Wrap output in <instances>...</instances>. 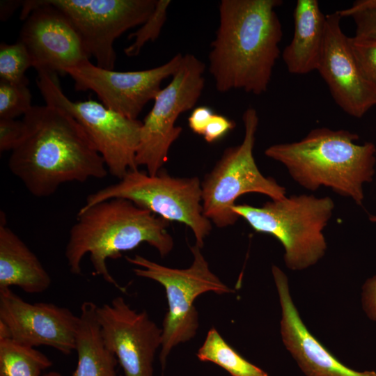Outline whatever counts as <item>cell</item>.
<instances>
[{
    "label": "cell",
    "instance_id": "obj_1",
    "mask_svg": "<svg viewBox=\"0 0 376 376\" xmlns=\"http://www.w3.org/2000/svg\"><path fill=\"white\" fill-rule=\"evenodd\" d=\"M22 120L24 134L11 151L8 165L33 196H49L64 183L108 174L95 145L66 111L47 104L33 106Z\"/></svg>",
    "mask_w": 376,
    "mask_h": 376
},
{
    "label": "cell",
    "instance_id": "obj_2",
    "mask_svg": "<svg viewBox=\"0 0 376 376\" xmlns=\"http://www.w3.org/2000/svg\"><path fill=\"white\" fill-rule=\"evenodd\" d=\"M281 0H221L219 26L208 56L209 72L220 93L266 92L283 36L276 12Z\"/></svg>",
    "mask_w": 376,
    "mask_h": 376
},
{
    "label": "cell",
    "instance_id": "obj_3",
    "mask_svg": "<svg viewBox=\"0 0 376 376\" xmlns=\"http://www.w3.org/2000/svg\"><path fill=\"white\" fill-rule=\"evenodd\" d=\"M169 221L124 198H111L91 206H82L69 232L65 256L70 272L81 274V262L89 254L95 274L118 290L110 274L107 259H116L122 252L142 243L154 247L162 257L173 247L167 230Z\"/></svg>",
    "mask_w": 376,
    "mask_h": 376
},
{
    "label": "cell",
    "instance_id": "obj_4",
    "mask_svg": "<svg viewBox=\"0 0 376 376\" xmlns=\"http://www.w3.org/2000/svg\"><path fill=\"white\" fill-rule=\"evenodd\" d=\"M358 139L345 130L315 128L299 141L272 145L265 155L284 165L304 188L324 186L362 205L363 186L375 175L376 148L370 142L358 144Z\"/></svg>",
    "mask_w": 376,
    "mask_h": 376
},
{
    "label": "cell",
    "instance_id": "obj_5",
    "mask_svg": "<svg viewBox=\"0 0 376 376\" xmlns=\"http://www.w3.org/2000/svg\"><path fill=\"white\" fill-rule=\"evenodd\" d=\"M334 203L329 196L292 195L272 200L261 207L235 204L233 212L258 233L276 237L283 245L288 268L302 270L324 255L323 234L332 216Z\"/></svg>",
    "mask_w": 376,
    "mask_h": 376
},
{
    "label": "cell",
    "instance_id": "obj_6",
    "mask_svg": "<svg viewBox=\"0 0 376 376\" xmlns=\"http://www.w3.org/2000/svg\"><path fill=\"white\" fill-rule=\"evenodd\" d=\"M190 250L193 260L186 269L166 267L138 254L125 258L136 266L133 268L136 276L155 281L165 289L169 310L162 327L159 354L162 368L172 349L189 340L196 334L198 313L194 304L196 297L207 292L218 295L233 292L211 271L201 248L195 244Z\"/></svg>",
    "mask_w": 376,
    "mask_h": 376
},
{
    "label": "cell",
    "instance_id": "obj_7",
    "mask_svg": "<svg viewBox=\"0 0 376 376\" xmlns=\"http://www.w3.org/2000/svg\"><path fill=\"white\" fill-rule=\"evenodd\" d=\"M111 198H124L168 221L185 224L201 248L212 230L202 206L201 182L198 177L175 178L160 170L156 175L129 171L116 183L89 194L84 207Z\"/></svg>",
    "mask_w": 376,
    "mask_h": 376
},
{
    "label": "cell",
    "instance_id": "obj_8",
    "mask_svg": "<svg viewBox=\"0 0 376 376\" xmlns=\"http://www.w3.org/2000/svg\"><path fill=\"white\" fill-rule=\"evenodd\" d=\"M244 136L242 143L226 148L221 159L201 182L203 214L218 228L233 225L239 219L233 210L242 195L258 193L272 200L286 196L284 187L258 169L253 150L259 118L257 111L247 108L243 113Z\"/></svg>",
    "mask_w": 376,
    "mask_h": 376
},
{
    "label": "cell",
    "instance_id": "obj_9",
    "mask_svg": "<svg viewBox=\"0 0 376 376\" xmlns=\"http://www.w3.org/2000/svg\"><path fill=\"white\" fill-rule=\"evenodd\" d=\"M37 86L46 104L70 114L84 129L103 158L108 173L121 179L138 169L136 155L142 122L93 100L72 101L63 92L57 74L38 72Z\"/></svg>",
    "mask_w": 376,
    "mask_h": 376
},
{
    "label": "cell",
    "instance_id": "obj_10",
    "mask_svg": "<svg viewBox=\"0 0 376 376\" xmlns=\"http://www.w3.org/2000/svg\"><path fill=\"white\" fill-rule=\"evenodd\" d=\"M205 65L196 56L183 55L171 82L155 96L142 122L136 155L137 166H144L149 175L162 170L171 146L182 133L176 120L198 101L205 86Z\"/></svg>",
    "mask_w": 376,
    "mask_h": 376
},
{
    "label": "cell",
    "instance_id": "obj_11",
    "mask_svg": "<svg viewBox=\"0 0 376 376\" xmlns=\"http://www.w3.org/2000/svg\"><path fill=\"white\" fill-rule=\"evenodd\" d=\"M62 12L79 33L96 65L113 70L114 42L126 31L143 24L157 0H38Z\"/></svg>",
    "mask_w": 376,
    "mask_h": 376
},
{
    "label": "cell",
    "instance_id": "obj_12",
    "mask_svg": "<svg viewBox=\"0 0 376 376\" xmlns=\"http://www.w3.org/2000/svg\"><path fill=\"white\" fill-rule=\"evenodd\" d=\"M20 19L25 22L19 40L38 72L65 75L68 70L89 61L79 33L59 10L38 0L22 1Z\"/></svg>",
    "mask_w": 376,
    "mask_h": 376
},
{
    "label": "cell",
    "instance_id": "obj_13",
    "mask_svg": "<svg viewBox=\"0 0 376 376\" xmlns=\"http://www.w3.org/2000/svg\"><path fill=\"white\" fill-rule=\"evenodd\" d=\"M180 53L151 69L118 72L102 68L87 61L67 70L76 91L94 92L102 103L126 117L136 119L146 104L154 100L162 81L177 71Z\"/></svg>",
    "mask_w": 376,
    "mask_h": 376
},
{
    "label": "cell",
    "instance_id": "obj_14",
    "mask_svg": "<svg viewBox=\"0 0 376 376\" xmlns=\"http://www.w3.org/2000/svg\"><path fill=\"white\" fill-rule=\"evenodd\" d=\"M79 320L65 307L30 304L10 288L0 290V338L33 347L49 346L68 355L75 350Z\"/></svg>",
    "mask_w": 376,
    "mask_h": 376
},
{
    "label": "cell",
    "instance_id": "obj_15",
    "mask_svg": "<svg viewBox=\"0 0 376 376\" xmlns=\"http://www.w3.org/2000/svg\"><path fill=\"white\" fill-rule=\"evenodd\" d=\"M97 318L107 347L115 354L124 376H153L162 329L146 311L132 309L123 297L97 307Z\"/></svg>",
    "mask_w": 376,
    "mask_h": 376
},
{
    "label": "cell",
    "instance_id": "obj_16",
    "mask_svg": "<svg viewBox=\"0 0 376 376\" xmlns=\"http://www.w3.org/2000/svg\"><path fill=\"white\" fill-rule=\"evenodd\" d=\"M338 13L326 15L324 42L317 71L336 104L348 115L361 118L376 105V86L365 75L343 31Z\"/></svg>",
    "mask_w": 376,
    "mask_h": 376
},
{
    "label": "cell",
    "instance_id": "obj_17",
    "mask_svg": "<svg viewBox=\"0 0 376 376\" xmlns=\"http://www.w3.org/2000/svg\"><path fill=\"white\" fill-rule=\"evenodd\" d=\"M272 272L281 308L282 340L306 376H376L374 371L361 372L345 366L326 349L302 322L285 274L276 265Z\"/></svg>",
    "mask_w": 376,
    "mask_h": 376
},
{
    "label": "cell",
    "instance_id": "obj_18",
    "mask_svg": "<svg viewBox=\"0 0 376 376\" xmlns=\"http://www.w3.org/2000/svg\"><path fill=\"white\" fill-rule=\"evenodd\" d=\"M293 18V36L282 58L289 72L305 75L318 70L324 42L326 15L318 0H297Z\"/></svg>",
    "mask_w": 376,
    "mask_h": 376
},
{
    "label": "cell",
    "instance_id": "obj_19",
    "mask_svg": "<svg viewBox=\"0 0 376 376\" xmlns=\"http://www.w3.org/2000/svg\"><path fill=\"white\" fill-rule=\"evenodd\" d=\"M0 217V290L15 285L31 294L47 290L52 283L49 273L36 255L7 226L3 212Z\"/></svg>",
    "mask_w": 376,
    "mask_h": 376
},
{
    "label": "cell",
    "instance_id": "obj_20",
    "mask_svg": "<svg viewBox=\"0 0 376 376\" xmlns=\"http://www.w3.org/2000/svg\"><path fill=\"white\" fill-rule=\"evenodd\" d=\"M97 307L89 301L81 306L75 338L78 362L71 376H117L118 361L103 340Z\"/></svg>",
    "mask_w": 376,
    "mask_h": 376
},
{
    "label": "cell",
    "instance_id": "obj_21",
    "mask_svg": "<svg viewBox=\"0 0 376 376\" xmlns=\"http://www.w3.org/2000/svg\"><path fill=\"white\" fill-rule=\"evenodd\" d=\"M196 356L200 361L217 364L230 376H268L230 347L215 328L209 330Z\"/></svg>",
    "mask_w": 376,
    "mask_h": 376
},
{
    "label": "cell",
    "instance_id": "obj_22",
    "mask_svg": "<svg viewBox=\"0 0 376 376\" xmlns=\"http://www.w3.org/2000/svg\"><path fill=\"white\" fill-rule=\"evenodd\" d=\"M52 361L33 347L0 338V376H40Z\"/></svg>",
    "mask_w": 376,
    "mask_h": 376
},
{
    "label": "cell",
    "instance_id": "obj_23",
    "mask_svg": "<svg viewBox=\"0 0 376 376\" xmlns=\"http://www.w3.org/2000/svg\"><path fill=\"white\" fill-rule=\"evenodd\" d=\"M33 67L31 57L21 42L0 45V80L16 84L28 85L26 71Z\"/></svg>",
    "mask_w": 376,
    "mask_h": 376
},
{
    "label": "cell",
    "instance_id": "obj_24",
    "mask_svg": "<svg viewBox=\"0 0 376 376\" xmlns=\"http://www.w3.org/2000/svg\"><path fill=\"white\" fill-rule=\"evenodd\" d=\"M171 3L169 0H157L151 15L136 31L129 35L128 38L134 39V42L124 49L127 56H137L148 42L155 41L159 37L166 20L167 10Z\"/></svg>",
    "mask_w": 376,
    "mask_h": 376
},
{
    "label": "cell",
    "instance_id": "obj_25",
    "mask_svg": "<svg viewBox=\"0 0 376 376\" xmlns=\"http://www.w3.org/2000/svg\"><path fill=\"white\" fill-rule=\"evenodd\" d=\"M337 12L342 18L353 20L356 27L354 37L376 40V0H357L351 6Z\"/></svg>",
    "mask_w": 376,
    "mask_h": 376
},
{
    "label": "cell",
    "instance_id": "obj_26",
    "mask_svg": "<svg viewBox=\"0 0 376 376\" xmlns=\"http://www.w3.org/2000/svg\"><path fill=\"white\" fill-rule=\"evenodd\" d=\"M27 85L0 80V118H15L25 115L32 107Z\"/></svg>",
    "mask_w": 376,
    "mask_h": 376
},
{
    "label": "cell",
    "instance_id": "obj_27",
    "mask_svg": "<svg viewBox=\"0 0 376 376\" xmlns=\"http://www.w3.org/2000/svg\"><path fill=\"white\" fill-rule=\"evenodd\" d=\"M353 53L366 77L376 86V40L350 37Z\"/></svg>",
    "mask_w": 376,
    "mask_h": 376
},
{
    "label": "cell",
    "instance_id": "obj_28",
    "mask_svg": "<svg viewBox=\"0 0 376 376\" xmlns=\"http://www.w3.org/2000/svg\"><path fill=\"white\" fill-rule=\"evenodd\" d=\"M25 132L23 120L0 118V151H12L22 141Z\"/></svg>",
    "mask_w": 376,
    "mask_h": 376
},
{
    "label": "cell",
    "instance_id": "obj_29",
    "mask_svg": "<svg viewBox=\"0 0 376 376\" xmlns=\"http://www.w3.org/2000/svg\"><path fill=\"white\" fill-rule=\"evenodd\" d=\"M235 127V123L233 120L223 115L214 113L205 127L203 136L207 143H214L223 138Z\"/></svg>",
    "mask_w": 376,
    "mask_h": 376
},
{
    "label": "cell",
    "instance_id": "obj_30",
    "mask_svg": "<svg viewBox=\"0 0 376 376\" xmlns=\"http://www.w3.org/2000/svg\"><path fill=\"white\" fill-rule=\"evenodd\" d=\"M369 219L376 223V215L370 214ZM362 308L372 320H376V276L366 280L362 287Z\"/></svg>",
    "mask_w": 376,
    "mask_h": 376
},
{
    "label": "cell",
    "instance_id": "obj_31",
    "mask_svg": "<svg viewBox=\"0 0 376 376\" xmlns=\"http://www.w3.org/2000/svg\"><path fill=\"white\" fill-rule=\"evenodd\" d=\"M213 114L212 110L208 107L200 106L194 108L188 118L189 127L193 132L203 136Z\"/></svg>",
    "mask_w": 376,
    "mask_h": 376
},
{
    "label": "cell",
    "instance_id": "obj_32",
    "mask_svg": "<svg viewBox=\"0 0 376 376\" xmlns=\"http://www.w3.org/2000/svg\"><path fill=\"white\" fill-rule=\"evenodd\" d=\"M22 1L3 0L0 3V17L3 21L7 20L19 6Z\"/></svg>",
    "mask_w": 376,
    "mask_h": 376
},
{
    "label": "cell",
    "instance_id": "obj_33",
    "mask_svg": "<svg viewBox=\"0 0 376 376\" xmlns=\"http://www.w3.org/2000/svg\"><path fill=\"white\" fill-rule=\"evenodd\" d=\"M43 376H61V375L59 373L52 371L44 375Z\"/></svg>",
    "mask_w": 376,
    "mask_h": 376
},
{
    "label": "cell",
    "instance_id": "obj_34",
    "mask_svg": "<svg viewBox=\"0 0 376 376\" xmlns=\"http://www.w3.org/2000/svg\"><path fill=\"white\" fill-rule=\"evenodd\" d=\"M120 376H122V375H120Z\"/></svg>",
    "mask_w": 376,
    "mask_h": 376
}]
</instances>
